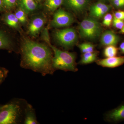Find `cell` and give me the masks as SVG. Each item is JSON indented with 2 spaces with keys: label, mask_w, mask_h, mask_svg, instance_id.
<instances>
[{
  "label": "cell",
  "mask_w": 124,
  "mask_h": 124,
  "mask_svg": "<svg viewBox=\"0 0 124 124\" xmlns=\"http://www.w3.org/2000/svg\"><path fill=\"white\" fill-rule=\"evenodd\" d=\"M2 106H1V105L0 104V110L1 108V107H2Z\"/></svg>",
  "instance_id": "obj_33"
},
{
  "label": "cell",
  "mask_w": 124,
  "mask_h": 124,
  "mask_svg": "<svg viewBox=\"0 0 124 124\" xmlns=\"http://www.w3.org/2000/svg\"><path fill=\"white\" fill-rule=\"evenodd\" d=\"M67 5L77 13L82 11L88 6L90 0H64Z\"/></svg>",
  "instance_id": "obj_14"
},
{
  "label": "cell",
  "mask_w": 124,
  "mask_h": 124,
  "mask_svg": "<svg viewBox=\"0 0 124 124\" xmlns=\"http://www.w3.org/2000/svg\"><path fill=\"white\" fill-rule=\"evenodd\" d=\"M114 16L118 19L124 20V11L119 10L114 14Z\"/></svg>",
  "instance_id": "obj_26"
},
{
  "label": "cell",
  "mask_w": 124,
  "mask_h": 124,
  "mask_svg": "<svg viewBox=\"0 0 124 124\" xmlns=\"http://www.w3.org/2000/svg\"><path fill=\"white\" fill-rule=\"evenodd\" d=\"M5 12H6V11L4 8L2 0H0V13H2Z\"/></svg>",
  "instance_id": "obj_28"
},
{
  "label": "cell",
  "mask_w": 124,
  "mask_h": 124,
  "mask_svg": "<svg viewBox=\"0 0 124 124\" xmlns=\"http://www.w3.org/2000/svg\"><path fill=\"white\" fill-rule=\"evenodd\" d=\"M64 1V0H45L44 6L46 10L53 13L58 9Z\"/></svg>",
  "instance_id": "obj_17"
},
{
  "label": "cell",
  "mask_w": 124,
  "mask_h": 124,
  "mask_svg": "<svg viewBox=\"0 0 124 124\" xmlns=\"http://www.w3.org/2000/svg\"><path fill=\"white\" fill-rule=\"evenodd\" d=\"M41 37L42 39L44 40L47 44L50 43L48 30L47 27L45 28L44 29H43L41 31Z\"/></svg>",
  "instance_id": "obj_24"
},
{
  "label": "cell",
  "mask_w": 124,
  "mask_h": 124,
  "mask_svg": "<svg viewBox=\"0 0 124 124\" xmlns=\"http://www.w3.org/2000/svg\"><path fill=\"white\" fill-rule=\"evenodd\" d=\"M121 32H122V33H124V27H123V28H122V29H121Z\"/></svg>",
  "instance_id": "obj_32"
},
{
  "label": "cell",
  "mask_w": 124,
  "mask_h": 124,
  "mask_svg": "<svg viewBox=\"0 0 124 124\" xmlns=\"http://www.w3.org/2000/svg\"><path fill=\"white\" fill-rule=\"evenodd\" d=\"M14 13L21 25H25L28 22V15L25 10L19 6H17Z\"/></svg>",
  "instance_id": "obj_18"
},
{
  "label": "cell",
  "mask_w": 124,
  "mask_h": 124,
  "mask_svg": "<svg viewBox=\"0 0 124 124\" xmlns=\"http://www.w3.org/2000/svg\"><path fill=\"white\" fill-rule=\"evenodd\" d=\"M118 49L115 46H108L104 49V54L107 58L115 57L117 55Z\"/></svg>",
  "instance_id": "obj_20"
},
{
  "label": "cell",
  "mask_w": 124,
  "mask_h": 124,
  "mask_svg": "<svg viewBox=\"0 0 124 124\" xmlns=\"http://www.w3.org/2000/svg\"><path fill=\"white\" fill-rule=\"evenodd\" d=\"M73 22L74 19L71 14L63 9L59 8L54 12L50 26L55 28L67 27L72 24Z\"/></svg>",
  "instance_id": "obj_8"
},
{
  "label": "cell",
  "mask_w": 124,
  "mask_h": 124,
  "mask_svg": "<svg viewBox=\"0 0 124 124\" xmlns=\"http://www.w3.org/2000/svg\"><path fill=\"white\" fill-rule=\"evenodd\" d=\"M110 122H117L124 120V104L108 112L106 115Z\"/></svg>",
  "instance_id": "obj_13"
},
{
  "label": "cell",
  "mask_w": 124,
  "mask_h": 124,
  "mask_svg": "<svg viewBox=\"0 0 124 124\" xmlns=\"http://www.w3.org/2000/svg\"><path fill=\"white\" fill-rule=\"evenodd\" d=\"M24 124H39L37 120L35 110L31 104H27L25 108V116Z\"/></svg>",
  "instance_id": "obj_16"
},
{
  "label": "cell",
  "mask_w": 124,
  "mask_h": 124,
  "mask_svg": "<svg viewBox=\"0 0 124 124\" xmlns=\"http://www.w3.org/2000/svg\"><path fill=\"white\" fill-rule=\"evenodd\" d=\"M113 20V17L110 14H107L104 16L103 24L106 26L108 27L111 25Z\"/></svg>",
  "instance_id": "obj_23"
},
{
  "label": "cell",
  "mask_w": 124,
  "mask_h": 124,
  "mask_svg": "<svg viewBox=\"0 0 124 124\" xmlns=\"http://www.w3.org/2000/svg\"><path fill=\"white\" fill-rule=\"evenodd\" d=\"M51 50L48 45L23 37L20 46L21 67L44 76L53 74L55 70L52 66Z\"/></svg>",
  "instance_id": "obj_1"
},
{
  "label": "cell",
  "mask_w": 124,
  "mask_h": 124,
  "mask_svg": "<svg viewBox=\"0 0 124 124\" xmlns=\"http://www.w3.org/2000/svg\"><path fill=\"white\" fill-rule=\"evenodd\" d=\"M47 21L46 16L43 13L32 16L28 22L27 33L32 38H36L44 29Z\"/></svg>",
  "instance_id": "obj_6"
},
{
  "label": "cell",
  "mask_w": 124,
  "mask_h": 124,
  "mask_svg": "<svg viewBox=\"0 0 124 124\" xmlns=\"http://www.w3.org/2000/svg\"><path fill=\"white\" fill-rule=\"evenodd\" d=\"M38 4L36 0H19L18 5L22 7L29 15L38 9Z\"/></svg>",
  "instance_id": "obj_15"
},
{
  "label": "cell",
  "mask_w": 124,
  "mask_h": 124,
  "mask_svg": "<svg viewBox=\"0 0 124 124\" xmlns=\"http://www.w3.org/2000/svg\"><path fill=\"white\" fill-rule=\"evenodd\" d=\"M112 22L113 26L117 29H121L124 26V20L118 19L114 16H113Z\"/></svg>",
  "instance_id": "obj_22"
},
{
  "label": "cell",
  "mask_w": 124,
  "mask_h": 124,
  "mask_svg": "<svg viewBox=\"0 0 124 124\" xmlns=\"http://www.w3.org/2000/svg\"><path fill=\"white\" fill-rule=\"evenodd\" d=\"M97 63L103 67L115 68L124 64V56L107 58L98 60Z\"/></svg>",
  "instance_id": "obj_11"
},
{
  "label": "cell",
  "mask_w": 124,
  "mask_h": 124,
  "mask_svg": "<svg viewBox=\"0 0 124 124\" xmlns=\"http://www.w3.org/2000/svg\"><path fill=\"white\" fill-rule=\"evenodd\" d=\"M99 0L100 1H101V2H105L108 1H110V0Z\"/></svg>",
  "instance_id": "obj_30"
},
{
  "label": "cell",
  "mask_w": 124,
  "mask_h": 124,
  "mask_svg": "<svg viewBox=\"0 0 124 124\" xmlns=\"http://www.w3.org/2000/svg\"><path fill=\"white\" fill-rule=\"evenodd\" d=\"M53 50L54 56L52 59V66L54 70L75 72L77 71L76 66V55L73 53L63 51L51 44H48Z\"/></svg>",
  "instance_id": "obj_2"
},
{
  "label": "cell",
  "mask_w": 124,
  "mask_h": 124,
  "mask_svg": "<svg viewBox=\"0 0 124 124\" xmlns=\"http://www.w3.org/2000/svg\"><path fill=\"white\" fill-rule=\"evenodd\" d=\"M111 6L100 1L94 4L90 8V15L94 18H100L110 11Z\"/></svg>",
  "instance_id": "obj_10"
},
{
  "label": "cell",
  "mask_w": 124,
  "mask_h": 124,
  "mask_svg": "<svg viewBox=\"0 0 124 124\" xmlns=\"http://www.w3.org/2000/svg\"><path fill=\"white\" fill-rule=\"evenodd\" d=\"M120 49L121 53L124 54V42H122L120 45Z\"/></svg>",
  "instance_id": "obj_29"
},
{
  "label": "cell",
  "mask_w": 124,
  "mask_h": 124,
  "mask_svg": "<svg viewBox=\"0 0 124 124\" xmlns=\"http://www.w3.org/2000/svg\"><path fill=\"white\" fill-rule=\"evenodd\" d=\"M54 37L57 42L66 48L72 47L78 40L76 32L71 28L57 30L54 33Z\"/></svg>",
  "instance_id": "obj_5"
},
{
  "label": "cell",
  "mask_w": 124,
  "mask_h": 124,
  "mask_svg": "<svg viewBox=\"0 0 124 124\" xmlns=\"http://www.w3.org/2000/svg\"><path fill=\"white\" fill-rule=\"evenodd\" d=\"M119 41V36L114 32L111 31H107L103 32L101 36L100 39L101 44L105 46H116Z\"/></svg>",
  "instance_id": "obj_12"
},
{
  "label": "cell",
  "mask_w": 124,
  "mask_h": 124,
  "mask_svg": "<svg viewBox=\"0 0 124 124\" xmlns=\"http://www.w3.org/2000/svg\"><path fill=\"white\" fill-rule=\"evenodd\" d=\"M101 27L98 22L94 18H87L80 23L79 31L81 36L86 39H95L100 35Z\"/></svg>",
  "instance_id": "obj_4"
},
{
  "label": "cell",
  "mask_w": 124,
  "mask_h": 124,
  "mask_svg": "<svg viewBox=\"0 0 124 124\" xmlns=\"http://www.w3.org/2000/svg\"><path fill=\"white\" fill-rule=\"evenodd\" d=\"M6 11H12L17 6L19 0H2Z\"/></svg>",
  "instance_id": "obj_19"
},
{
  "label": "cell",
  "mask_w": 124,
  "mask_h": 124,
  "mask_svg": "<svg viewBox=\"0 0 124 124\" xmlns=\"http://www.w3.org/2000/svg\"><path fill=\"white\" fill-rule=\"evenodd\" d=\"M44 0H36L38 2V3H41L42 2V1H43Z\"/></svg>",
  "instance_id": "obj_31"
},
{
  "label": "cell",
  "mask_w": 124,
  "mask_h": 124,
  "mask_svg": "<svg viewBox=\"0 0 124 124\" xmlns=\"http://www.w3.org/2000/svg\"><path fill=\"white\" fill-rule=\"evenodd\" d=\"M9 28L0 19V50L15 51V43Z\"/></svg>",
  "instance_id": "obj_7"
},
{
  "label": "cell",
  "mask_w": 124,
  "mask_h": 124,
  "mask_svg": "<svg viewBox=\"0 0 124 124\" xmlns=\"http://www.w3.org/2000/svg\"><path fill=\"white\" fill-rule=\"evenodd\" d=\"M20 104L11 102L1 107L0 110V124H15L18 123L22 113Z\"/></svg>",
  "instance_id": "obj_3"
},
{
  "label": "cell",
  "mask_w": 124,
  "mask_h": 124,
  "mask_svg": "<svg viewBox=\"0 0 124 124\" xmlns=\"http://www.w3.org/2000/svg\"><path fill=\"white\" fill-rule=\"evenodd\" d=\"M79 47L83 53L88 52H93L94 46L92 44L89 43H85L79 45Z\"/></svg>",
  "instance_id": "obj_21"
},
{
  "label": "cell",
  "mask_w": 124,
  "mask_h": 124,
  "mask_svg": "<svg viewBox=\"0 0 124 124\" xmlns=\"http://www.w3.org/2000/svg\"><path fill=\"white\" fill-rule=\"evenodd\" d=\"M8 73V70L4 68L0 67V85L4 81Z\"/></svg>",
  "instance_id": "obj_25"
},
{
  "label": "cell",
  "mask_w": 124,
  "mask_h": 124,
  "mask_svg": "<svg viewBox=\"0 0 124 124\" xmlns=\"http://www.w3.org/2000/svg\"><path fill=\"white\" fill-rule=\"evenodd\" d=\"M111 1L112 2L113 4L118 8H120L124 6V2L122 1H119L116 0H111Z\"/></svg>",
  "instance_id": "obj_27"
},
{
  "label": "cell",
  "mask_w": 124,
  "mask_h": 124,
  "mask_svg": "<svg viewBox=\"0 0 124 124\" xmlns=\"http://www.w3.org/2000/svg\"><path fill=\"white\" fill-rule=\"evenodd\" d=\"M0 19L10 29L18 31H21V24L14 13L12 11H6L2 13Z\"/></svg>",
  "instance_id": "obj_9"
}]
</instances>
